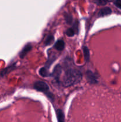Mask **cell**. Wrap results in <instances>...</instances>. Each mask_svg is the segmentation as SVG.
Listing matches in <instances>:
<instances>
[{
  "mask_svg": "<svg viewBox=\"0 0 121 122\" xmlns=\"http://www.w3.org/2000/svg\"><path fill=\"white\" fill-rule=\"evenodd\" d=\"M81 72L78 69L72 67L67 68L65 70L60 83L64 87H68L79 83L82 79Z\"/></svg>",
  "mask_w": 121,
  "mask_h": 122,
  "instance_id": "cell-1",
  "label": "cell"
},
{
  "mask_svg": "<svg viewBox=\"0 0 121 122\" xmlns=\"http://www.w3.org/2000/svg\"><path fill=\"white\" fill-rule=\"evenodd\" d=\"M33 88H34V89L35 90L37 91L44 92L50 98L53 99L52 94L49 92V87L48 85L46 83H45V82H43V81H37V82H36L34 83Z\"/></svg>",
  "mask_w": 121,
  "mask_h": 122,
  "instance_id": "cell-2",
  "label": "cell"
},
{
  "mask_svg": "<svg viewBox=\"0 0 121 122\" xmlns=\"http://www.w3.org/2000/svg\"><path fill=\"white\" fill-rule=\"evenodd\" d=\"M62 68L61 66L58 64L55 67L53 73H52V75L54 77L55 79L58 82H59V81H60V76L62 73Z\"/></svg>",
  "mask_w": 121,
  "mask_h": 122,
  "instance_id": "cell-3",
  "label": "cell"
},
{
  "mask_svg": "<svg viewBox=\"0 0 121 122\" xmlns=\"http://www.w3.org/2000/svg\"><path fill=\"white\" fill-rule=\"evenodd\" d=\"M86 77L88 82L91 84H95L97 83V79L94 74L90 70H88L86 72Z\"/></svg>",
  "mask_w": 121,
  "mask_h": 122,
  "instance_id": "cell-4",
  "label": "cell"
},
{
  "mask_svg": "<svg viewBox=\"0 0 121 122\" xmlns=\"http://www.w3.org/2000/svg\"><path fill=\"white\" fill-rule=\"evenodd\" d=\"M32 49V45L31 44H27L24 46L23 48L21 50V52L19 54V56L21 58H23L26 57L27 54Z\"/></svg>",
  "mask_w": 121,
  "mask_h": 122,
  "instance_id": "cell-5",
  "label": "cell"
},
{
  "mask_svg": "<svg viewBox=\"0 0 121 122\" xmlns=\"http://www.w3.org/2000/svg\"><path fill=\"white\" fill-rule=\"evenodd\" d=\"M112 13V10L109 7H104L100 10L98 12V16L101 17H104L106 15H110Z\"/></svg>",
  "mask_w": 121,
  "mask_h": 122,
  "instance_id": "cell-6",
  "label": "cell"
},
{
  "mask_svg": "<svg viewBox=\"0 0 121 122\" xmlns=\"http://www.w3.org/2000/svg\"><path fill=\"white\" fill-rule=\"evenodd\" d=\"M54 48L59 51H62L65 48V42L63 40H58L54 45Z\"/></svg>",
  "mask_w": 121,
  "mask_h": 122,
  "instance_id": "cell-7",
  "label": "cell"
},
{
  "mask_svg": "<svg viewBox=\"0 0 121 122\" xmlns=\"http://www.w3.org/2000/svg\"><path fill=\"white\" fill-rule=\"evenodd\" d=\"M57 119L58 122H65V116L62 111L60 109H58L56 112Z\"/></svg>",
  "mask_w": 121,
  "mask_h": 122,
  "instance_id": "cell-8",
  "label": "cell"
},
{
  "mask_svg": "<svg viewBox=\"0 0 121 122\" xmlns=\"http://www.w3.org/2000/svg\"><path fill=\"white\" fill-rule=\"evenodd\" d=\"M39 75H40L42 77H47V76H49V73L48 70H47V68L46 67H44L40 68V70L39 71Z\"/></svg>",
  "mask_w": 121,
  "mask_h": 122,
  "instance_id": "cell-9",
  "label": "cell"
},
{
  "mask_svg": "<svg viewBox=\"0 0 121 122\" xmlns=\"http://www.w3.org/2000/svg\"><path fill=\"white\" fill-rule=\"evenodd\" d=\"M83 52H84L85 60L86 61V62H88L90 61V51L86 46L83 47Z\"/></svg>",
  "mask_w": 121,
  "mask_h": 122,
  "instance_id": "cell-10",
  "label": "cell"
},
{
  "mask_svg": "<svg viewBox=\"0 0 121 122\" xmlns=\"http://www.w3.org/2000/svg\"><path fill=\"white\" fill-rule=\"evenodd\" d=\"M54 41V36L52 35H49L46 38V41L45 42V45L47 46V45H50L52 44Z\"/></svg>",
  "mask_w": 121,
  "mask_h": 122,
  "instance_id": "cell-11",
  "label": "cell"
},
{
  "mask_svg": "<svg viewBox=\"0 0 121 122\" xmlns=\"http://www.w3.org/2000/svg\"><path fill=\"white\" fill-rule=\"evenodd\" d=\"M76 31L75 30H74V28H69L66 30V35L69 37H72L75 33Z\"/></svg>",
  "mask_w": 121,
  "mask_h": 122,
  "instance_id": "cell-12",
  "label": "cell"
},
{
  "mask_svg": "<svg viewBox=\"0 0 121 122\" xmlns=\"http://www.w3.org/2000/svg\"><path fill=\"white\" fill-rule=\"evenodd\" d=\"M65 21H66V23L69 24V25H71L72 22V17L71 14H65Z\"/></svg>",
  "mask_w": 121,
  "mask_h": 122,
  "instance_id": "cell-13",
  "label": "cell"
},
{
  "mask_svg": "<svg viewBox=\"0 0 121 122\" xmlns=\"http://www.w3.org/2000/svg\"><path fill=\"white\" fill-rule=\"evenodd\" d=\"M110 0H95L96 3L98 5H105Z\"/></svg>",
  "mask_w": 121,
  "mask_h": 122,
  "instance_id": "cell-14",
  "label": "cell"
},
{
  "mask_svg": "<svg viewBox=\"0 0 121 122\" xmlns=\"http://www.w3.org/2000/svg\"><path fill=\"white\" fill-rule=\"evenodd\" d=\"M114 3H115V5L117 8L121 9V0H115Z\"/></svg>",
  "mask_w": 121,
  "mask_h": 122,
  "instance_id": "cell-15",
  "label": "cell"
}]
</instances>
